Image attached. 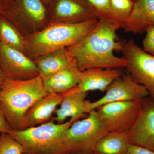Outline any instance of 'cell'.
Wrapping results in <instances>:
<instances>
[{
	"instance_id": "cell-20",
	"label": "cell",
	"mask_w": 154,
	"mask_h": 154,
	"mask_svg": "<svg viewBox=\"0 0 154 154\" xmlns=\"http://www.w3.org/2000/svg\"><path fill=\"white\" fill-rule=\"evenodd\" d=\"M0 40L11 47L25 52V37L8 22L0 19Z\"/></svg>"
},
{
	"instance_id": "cell-32",
	"label": "cell",
	"mask_w": 154,
	"mask_h": 154,
	"mask_svg": "<svg viewBox=\"0 0 154 154\" xmlns=\"http://www.w3.org/2000/svg\"><path fill=\"white\" fill-rule=\"evenodd\" d=\"M45 1H46V2H47V1H49V0H45Z\"/></svg>"
},
{
	"instance_id": "cell-21",
	"label": "cell",
	"mask_w": 154,
	"mask_h": 154,
	"mask_svg": "<svg viewBox=\"0 0 154 154\" xmlns=\"http://www.w3.org/2000/svg\"><path fill=\"white\" fill-rule=\"evenodd\" d=\"M134 2L132 0H110L109 18L122 25L132 12Z\"/></svg>"
},
{
	"instance_id": "cell-14",
	"label": "cell",
	"mask_w": 154,
	"mask_h": 154,
	"mask_svg": "<svg viewBox=\"0 0 154 154\" xmlns=\"http://www.w3.org/2000/svg\"><path fill=\"white\" fill-rule=\"evenodd\" d=\"M150 27H154V0H137L122 28L126 33L141 34Z\"/></svg>"
},
{
	"instance_id": "cell-3",
	"label": "cell",
	"mask_w": 154,
	"mask_h": 154,
	"mask_svg": "<svg viewBox=\"0 0 154 154\" xmlns=\"http://www.w3.org/2000/svg\"><path fill=\"white\" fill-rule=\"evenodd\" d=\"M47 94L40 76L27 80L6 78L0 88V105L12 129H20L26 112Z\"/></svg>"
},
{
	"instance_id": "cell-31",
	"label": "cell",
	"mask_w": 154,
	"mask_h": 154,
	"mask_svg": "<svg viewBox=\"0 0 154 154\" xmlns=\"http://www.w3.org/2000/svg\"><path fill=\"white\" fill-rule=\"evenodd\" d=\"M86 153H78V154H85Z\"/></svg>"
},
{
	"instance_id": "cell-25",
	"label": "cell",
	"mask_w": 154,
	"mask_h": 154,
	"mask_svg": "<svg viewBox=\"0 0 154 154\" xmlns=\"http://www.w3.org/2000/svg\"><path fill=\"white\" fill-rule=\"evenodd\" d=\"M12 130L6 119L4 110L0 105V133L5 132L10 134Z\"/></svg>"
},
{
	"instance_id": "cell-2",
	"label": "cell",
	"mask_w": 154,
	"mask_h": 154,
	"mask_svg": "<svg viewBox=\"0 0 154 154\" xmlns=\"http://www.w3.org/2000/svg\"><path fill=\"white\" fill-rule=\"evenodd\" d=\"M99 19L81 23L53 22L25 37L24 53L34 60L73 45L93 29Z\"/></svg>"
},
{
	"instance_id": "cell-12",
	"label": "cell",
	"mask_w": 154,
	"mask_h": 154,
	"mask_svg": "<svg viewBox=\"0 0 154 154\" xmlns=\"http://www.w3.org/2000/svg\"><path fill=\"white\" fill-rule=\"evenodd\" d=\"M65 94L47 93L35 102L25 113L20 130L40 125L51 120L58 106L60 105Z\"/></svg>"
},
{
	"instance_id": "cell-29",
	"label": "cell",
	"mask_w": 154,
	"mask_h": 154,
	"mask_svg": "<svg viewBox=\"0 0 154 154\" xmlns=\"http://www.w3.org/2000/svg\"><path fill=\"white\" fill-rule=\"evenodd\" d=\"M94 154V153H93V152H91L87 153H86L85 154Z\"/></svg>"
},
{
	"instance_id": "cell-19",
	"label": "cell",
	"mask_w": 154,
	"mask_h": 154,
	"mask_svg": "<svg viewBox=\"0 0 154 154\" xmlns=\"http://www.w3.org/2000/svg\"><path fill=\"white\" fill-rule=\"evenodd\" d=\"M18 2L15 12L23 16L30 25L37 27L44 24L46 11L41 0H19Z\"/></svg>"
},
{
	"instance_id": "cell-1",
	"label": "cell",
	"mask_w": 154,
	"mask_h": 154,
	"mask_svg": "<svg viewBox=\"0 0 154 154\" xmlns=\"http://www.w3.org/2000/svg\"><path fill=\"white\" fill-rule=\"evenodd\" d=\"M120 28L121 25L111 18H101L86 36L66 50L82 71L91 68H125V60L114 53L121 51L123 45L116 33Z\"/></svg>"
},
{
	"instance_id": "cell-5",
	"label": "cell",
	"mask_w": 154,
	"mask_h": 154,
	"mask_svg": "<svg viewBox=\"0 0 154 154\" xmlns=\"http://www.w3.org/2000/svg\"><path fill=\"white\" fill-rule=\"evenodd\" d=\"M95 110L72 123L64 134L63 141L68 154L93 152L96 144L109 132Z\"/></svg>"
},
{
	"instance_id": "cell-24",
	"label": "cell",
	"mask_w": 154,
	"mask_h": 154,
	"mask_svg": "<svg viewBox=\"0 0 154 154\" xmlns=\"http://www.w3.org/2000/svg\"><path fill=\"white\" fill-rule=\"evenodd\" d=\"M146 33L143 40V49L146 52L154 56V27L148 28Z\"/></svg>"
},
{
	"instance_id": "cell-10",
	"label": "cell",
	"mask_w": 154,
	"mask_h": 154,
	"mask_svg": "<svg viewBox=\"0 0 154 154\" xmlns=\"http://www.w3.org/2000/svg\"><path fill=\"white\" fill-rule=\"evenodd\" d=\"M126 133L130 143L154 151L153 96L149 95L140 101L137 117Z\"/></svg>"
},
{
	"instance_id": "cell-28",
	"label": "cell",
	"mask_w": 154,
	"mask_h": 154,
	"mask_svg": "<svg viewBox=\"0 0 154 154\" xmlns=\"http://www.w3.org/2000/svg\"><path fill=\"white\" fill-rule=\"evenodd\" d=\"M6 79L5 75L3 70L2 69V68L0 66V88H1V86L2 85L3 83H4Z\"/></svg>"
},
{
	"instance_id": "cell-27",
	"label": "cell",
	"mask_w": 154,
	"mask_h": 154,
	"mask_svg": "<svg viewBox=\"0 0 154 154\" xmlns=\"http://www.w3.org/2000/svg\"><path fill=\"white\" fill-rule=\"evenodd\" d=\"M12 0H0V11L5 8L8 4L12 3Z\"/></svg>"
},
{
	"instance_id": "cell-17",
	"label": "cell",
	"mask_w": 154,
	"mask_h": 154,
	"mask_svg": "<svg viewBox=\"0 0 154 154\" xmlns=\"http://www.w3.org/2000/svg\"><path fill=\"white\" fill-rule=\"evenodd\" d=\"M33 61L38 69L39 76L42 79L54 74L64 69L76 66L66 49L36 59Z\"/></svg>"
},
{
	"instance_id": "cell-22",
	"label": "cell",
	"mask_w": 154,
	"mask_h": 154,
	"mask_svg": "<svg viewBox=\"0 0 154 154\" xmlns=\"http://www.w3.org/2000/svg\"><path fill=\"white\" fill-rule=\"evenodd\" d=\"M23 146L8 133H0V154H24Z\"/></svg>"
},
{
	"instance_id": "cell-15",
	"label": "cell",
	"mask_w": 154,
	"mask_h": 154,
	"mask_svg": "<svg viewBox=\"0 0 154 154\" xmlns=\"http://www.w3.org/2000/svg\"><path fill=\"white\" fill-rule=\"evenodd\" d=\"M123 74L120 69L91 68L82 71L77 87L81 91L105 92L113 81Z\"/></svg>"
},
{
	"instance_id": "cell-9",
	"label": "cell",
	"mask_w": 154,
	"mask_h": 154,
	"mask_svg": "<svg viewBox=\"0 0 154 154\" xmlns=\"http://www.w3.org/2000/svg\"><path fill=\"white\" fill-rule=\"evenodd\" d=\"M0 66L6 78L27 80L39 76L36 64L24 52L0 40Z\"/></svg>"
},
{
	"instance_id": "cell-4",
	"label": "cell",
	"mask_w": 154,
	"mask_h": 154,
	"mask_svg": "<svg viewBox=\"0 0 154 154\" xmlns=\"http://www.w3.org/2000/svg\"><path fill=\"white\" fill-rule=\"evenodd\" d=\"M72 123L51 120L23 130H12L9 134L23 146L24 154H68L63 141L64 134Z\"/></svg>"
},
{
	"instance_id": "cell-6",
	"label": "cell",
	"mask_w": 154,
	"mask_h": 154,
	"mask_svg": "<svg viewBox=\"0 0 154 154\" xmlns=\"http://www.w3.org/2000/svg\"><path fill=\"white\" fill-rule=\"evenodd\" d=\"M121 51L128 74L154 97V56L145 51L133 39L123 41Z\"/></svg>"
},
{
	"instance_id": "cell-16",
	"label": "cell",
	"mask_w": 154,
	"mask_h": 154,
	"mask_svg": "<svg viewBox=\"0 0 154 154\" xmlns=\"http://www.w3.org/2000/svg\"><path fill=\"white\" fill-rule=\"evenodd\" d=\"M82 71L76 66L64 69L42 79L45 90L47 93L60 94L78 86Z\"/></svg>"
},
{
	"instance_id": "cell-18",
	"label": "cell",
	"mask_w": 154,
	"mask_h": 154,
	"mask_svg": "<svg viewBox=\"0 0 154 154\" xmlns=\"http://www.w3.org/2000/svg\"><path fill=\"white\" fill-rule=\"evenodd\" d=\"M126 132H109L94 148L96 154H127L130 144Z\"/></svg>"
},
{
	"instance_id": "cell-7",
	"label": "cell",
	"mask_w": 154,
	"mask_h": 154,
	"mask_svg": "<svg viewBox=\"0 0 154 154\" xmlns=\"http://www.w3.org/2000/svg\"><path fill=\"white\" fill-rule=\"evenodd\" d=\"M140 101L108 103L99 106L95 111L109 132H126L137 117Z\"/></svg>"
},
{
	"instance_id": "cell-11",
	"label": "cell",
	"mask_w": 154,
	"mask_h": 154,
	"mask_svg": "<svg viewBox=\"0 0 154 154\" xmlns=\"http://www.w3.org/2000/svg\"><path fill=\"white\" fill-rule=\"evenodd\" d=\"M53 19V22L71 24L99 19L96 12L85 0H57Z\"/></svg>"
},
{
	"instance_id": "cell-8",
	"label": "cell",
	"mask_w": 154,
	"mask_h": 154,
	"mask_svg": "<svg viewBox=\"0 0 154 154\" xmlns=\"http://www.w3.org/2000/svg\"><path fill=\"white\" fill-rule=\"evenodd\" d=\"M102 98L94 102L87 100V113L95 110L101 105L112 102L140 101L149 96L148 91L138 84L129 75L123 74L111 83Z\"/></svg>"
},
{
	"instance_id": "cell-30",
	"label": "cell",
	"mask_w": 154,
	"mask_h": 154,
	"mask_svg": "<svg viewBox=\"0 0 154 154\" xmlns=\"http://www.w3.org/2000/svg\"><path fill=\"white\" fill-rule=\"evenodd\" d=\"M132 1H133L134 2H136L137 1V0H132Z\"/></svg>"
},
{
	"instance_id": "cell-33",
	"label": "cell",
	"mask_w": 154,
	"mask_h": 154,
	"mask_svg": "<svg viewBox=\"0 0 154 154\" xmlns=\"http://www.w3.org/2000/svg\"><path fill=\"white\" fill-rule=\"evenodd\" d=\"M93 153H94V152H93ZM96 154L94 153V154Z\"/></svg>"
},
{
	"instance_id": "cell-26",
	"label": "cell",
	"mask_w": 154,
	"mask_h": 154,
	"mask_svg": "<svg viewBox=\"0 0 154 154\" xmlns=\"http://www.w3.org/2000/svg\"><path fill=\"white\" fill-rule=\"evenodd\" d=\"M127 154H154L151 150L130 144Z\"/></svg>"
},
{
	"instance_id": "cell-23",
	"label": "cell",
	"mask_w": 154,
	"mask_h": 154,
	"mask_svg": "<svg viewBox=\"0 0 154 154\" xmlns=\"http://www.w3.org/2000/svg\"><path fill=\"white\" fill-rule=\"evenodd\" d=\"M91 6L99 19L108 17L110 10V0H85Z\"/></svg>"
},
{
	"instance_id": "cell-13",
	"label": "cell",
	"mask_w": 154,
	"mask_h": 154,
	"mask_svg": "<svg viewBox=\"0 0 154 154\" xmlns=\"http://www.w3.org/2000/svg\"><path fill=\"white\" fill-rule=\"evenodd\" d=\"M87 93L81 91L77 86L65 92L60 107L55 110L56 116L52 117L51 120L62 123L70 117L69 121L73 123L86 117L88 114L85 107Z\"/></svg>"
}]
</instances>
